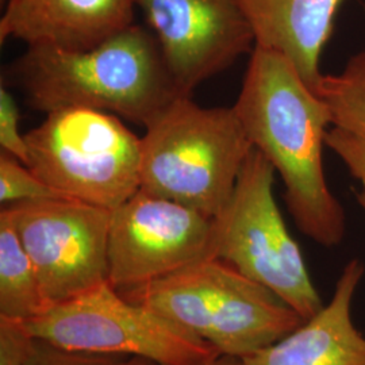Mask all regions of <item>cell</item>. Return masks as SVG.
Wrapping results in <instances>:
<instances>
[{
    "label": "cell",
    "instance_id": "6da1fadb",
    "mask_svg": "<svg viewBox=\"0 0 365 365\" xmlns=\"http://www.w3.org/2000/svg\"><path fill=\"white\" fill-rule=\"evenodd\" d=\"M233 108L250 143L274 165L300 232L331 248L345 235V212L327 187L325 103L280 53L255 46Z\"/></svg>",
    "mask_w": 365,
    "mask_h": 365
},
{
    "label": "cell",
    "instance_id": "7a4b0ae2",
    "mask_svg": "<svg viewBox=\"0 0 365 365\" xmlns=\"http://www.w3.org/2000/svg\"><path fill=\"white\" fill-rule=\"evenodd\" d=\"M13 72L27 103L45 114L84 107L145 129L184 96L156 36L135 24L87 51L27 46Z\"/></svg>",
    "mask_w": 365,
    "mask_h": 365
},
{
    "label": "cell",
    "instance_id": "3957f363",
    "mask_svg": "<svg viewBox=\"0 0 365 365\" xmlns=\"http://www.w3.org/2000/svg\"><path fill=\"white\" fill-rule=\"evenodd\" d=\"M119 292L237 359L272 345L306 321L274 291L214 257Z\"/></svg>",
    "mask_w": 365,
    "mask_h": 365
},
{
    "label": "cell",
    "instance_id": "277c9868",
    "mask_svg": "<svg viewBox=\"0 0 365 365\" xmlns=\"http://www.w3.org/2000/svg\"><path fill=\"white\" fill-rule=\"evenodd\" d=\"M253 148L233 107L184 95L146 128L140 190L217 218Z\"/></svg>",
    "mask_w": 365,
    "mask_h": 365
},
{
    "label": "cell",
    "instance_id": "5b68a950",
    "mask_svg": "<svg viewBox=\"0 0 365 365\" xmlns=\"http://www.w3.org/2000/svg\"><path fill=\"white\" fill-rule=\"evenodd\" d=\"M25 135L27 167L66 197L113 211L141 188L143 137L114 114L58 108Z\"/></svg>",
    "mask_w": 365,
    "mask_h": 365
},
{
    "label": "cell",
    "instance_id": "8992f818",
    "mask_svg": "<svg viewBox=\"0 0 365 365\" xmlns=\"http://www.w3.org/2000/svg\"><path fill=\"white\" fill-rule=\"evenodd\" d=\"M274 165L253 148L215 218L214 257L269 288L303 319L324 307L274 196Z\"/></svg>",
    "mask_w": 365,
    "mask_h": 365
},
{
    "label": "cell",
    "instance_id": "52a82bcc",
    "mask_svg": "<svg viewBox=\"0 0 365 365\" xmlns=\"http://www.w3.org/2000/svg\"><path fill=\"white\" fill-rule=\"evenodd\" d=\"M34 339L73 352L190 365L221 356L206 341L105 282L22 321Z\"/></svg>",
    "mask_w": 365,
    "mask_h": 365
},
{
    "label": "cell",
    "instance_id": "ba28073f",
    "mask_svg": "<svg viewBox=\"0 0 365 365\" xmlns=\"http://www.w3.org/2000/svg\"><path fill=\"white\" fill-rule=\"evenodd\" d=\"M3 209L34 264L48 307L108 282L110 210L71 197Z\"/></svg>",
    "mask_w": 365,
    "mask_h": 365
},
{
    "label": "cell",
    "instance_id": "9c48e42d",
    "mask_svg": "<svg viewBox=\"0 0 365 365\" xmlns=\"http://www.w3.org/2000/svg\"><path fill=\"white\" fill-rule=\"evenodd\" d=\"M214 235L215 218L140 190L111 211L108 282L125 291L211 259Z\"/></svg>",
    "mask_w": 365,
    "mask_h": 365
},
{
    "label": "cell",
    "instance_id": "30bf717a",
    "mask_svg": "<svg viewBox=\"0 0 365 365\" xmlns=\"http://www.w3.org/2000/svg\"><path fill=\"white\" fill-rule=\"evenodd\" d=\"M156 36L180 91L199 84L255 49V36L237 0H135Z\"/></svg>",
    "mask_w": 365,
    "mask_h": 365
},
{
    "label": "cell",
    "instance_id": "8fae6325",
    "mask_svg": "<svg viewBox=\"0 0 365 365\" xmlns=\"http://www.w3.org/2000/svg\"><path fill=\"white\" fill-rule=\"evenodd\" d=\"M135 0H7L0 41L87 51L134 24Z\"/></svg>",
    "mask_w": 365,
    "mask_h": 365
},
{
    "label": "cell",
    "instance_id": "7c38bea8",
    "mask_svg": "<svg viewBox=\"0 0 365 365\" xmlns=\"http://www.w3.org/2000/svg\"><path fill=\"white\" fill-rule=\"evenodd\" d=\"M364 265L349 261L327 304L272 345L242 359L244 365H365V337L352 319Z\"/></svg>",
    "mask_w": 365,
    "mask_h": 365
},
{
    "label": "cell",
    "instance_id": "4fadbf2b",
    "mask_svg": "<svg viewBox=\"0 0 365 365\" xmlns=\"http://www.w3.org/2000/svg\"><path fill=\"white\" fill-rule=\"evenodd\" d=\"M255 46L283 54L317 93L321 56L342 0H237Z\"/></svg>",
    "mask_w": 365,
    "mask_h": 365
},
{
    "label": "cell",
    "instance_id": "5bb4252c",
    "mask_svg": "<svg viewBox=\"0 0 365 365\" xmlns=\"http://www.w3.org/2000/svg\"><path fill=\"white\" fill-rule=\"evenodd\" d=\"M34 264L6 210L0 211V317L29 321L46 309Z\"/></svg>",
    "mask_w": 365,
    "mask_h": 365
},
{
    "label": "cell",
    "instance_id": "9a60e30c",
    "mask_svg": "<svg viewBox=\"0 0 365 365\" xmlns=\"http://www.w3.org/2000/svg\"><path fill=\"white\" fill-rule=\"evenodd\" d=\"M317 95L334 128L365 134V51L351 58L339 75H324Z\"/></svg>",
    "mask_w": 365,
    "mask_h": 365
},
{
    "label": "cell",
    "instance_id": "2e32d148",
    "mask_svg": "<svg viewBox=\"0 0 365 365\" xmlns=\"http://www.w3.org/2000/svg\"><path fill=\"white\" fill-rule=\"evenodd\" d=\"M53 197H66L38 179L18 158L1 152L0 155V202L4 206Z\"/></svg>",
    "mask_w": 365,
    "mask_h": 365
},
{
    "label": "cell",
    "instance_id": "e0dca14e",
    "mask_svg": "<svg viewBox=\"0 0 365 365\" xmlns=\"http://www.w3.org/2000/svg\"><path fill=\"white\" fill-rule=\"evenodd\" d=\"M141 357L73 352L37 339L26 365H138Z\"/></svg>",
    "mask_w": 365,
    "mask_h": 365
},
{
    "label": "cell",
    "instance_id": "ac0fdd59",
    "mask_svg": "<svg viewBox=\"0 0 365 365\" xmlns=\"http://www.w3.org/2000/svg\"><path fill=\"white\" fill-rule=\"evenodd\" d=\"M327 146L344 161L353 176L360 182L363 191L359 200L365 210V134L334 128L327 131Z\"/></svg>",
    "mask_w": 365,
    "mask_h": 365
},
{
    "label": "cell",
    "instance_id": "d6986e66",
    "mask_svg": "<svg viewBox=\"0 0 365 365\" xmlns=\"http://www.w3.org/2000/svg\"><path fill=\"white\" fill-rule=\"evenodd\" d=\"M0 146L4 153L29 164L26 135L19 131V110L13 95L0 88Z\"/></svg>",
    "mask_w": 365,
    "mask_h": 365
},
{
    "label": "cell",
    "instance_id": "ffe728a7",
    "mask_svg": "<svg viewBox=\"0 0 365 365\" xmlns=\"http://www.w3.org/2000/svg\"><path fill=\"white\" fill-rule=\"evenodd\" d=\"M36 344L22 321L0 317V365H26Z\"/></svg>",
    "mask_w": 365,
    "mask_h": 365
},
{
    "label": "cell",
    "instance_id": "44dd1931",
    "mask_svg": "<svg viewBox=\"0 0 365 365\" xmlns=\"http://www.w3.org/2000/svg\"><path fill=\"white\" fill-rule=\"evenodd\" d=\"M138 365H158L149 361V360H145L141 359V361L138 363ZM190 365H244L242 359H237V357H232V356H217L214 359H210L206 361H200V363H195V364Z\"/></svg>",
    "mask_w": 365,
    "mask_h": 365
}]
</instances>
